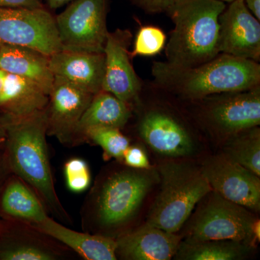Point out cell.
Here are the masks:
<instances>
[{"mask_svg":"<svg viewBox=\"0 0 260 260\" xmlns=\"http://www.w3.org/2000/svg\"><path fill=\"white\" fill-rule=\"evenodd\" d=\"M4 126V153L10 172L28 184L53 215L63 222L70 217L54 186L47 143V108L20 118L0 117Z\"/></svg>","mask_w":260,"mask_h":260,"instance_id":"cell-1","label":"cell"},{"mask_svg":"<svg viewBox=\"0 0 260 260\" xmlns=\"http://www.w3.org/2000/svg\"><path fill=\"white\" fill-rule=\"evenodd\" d=\"M151 73L157 88L188 102L260 86L259 62L224 54L190 68L154 61Z\"/></svg>","mask_w":260,"mask_h":260,"instance_id":"cell-2","label":"cell"},{"mask_svg":"<svg viewBox=\"0 0 260 260\" xmlns=\"http://www.w3.org/2000/svg\"><path fill=\"white\" fill-rule=\"evenodd\" d=\"M225 7L220 0H178L167 12L174 28L166 44V61L190 68L220 54L219 17Z\"/></svg>","mask_w":260,"mask_h":260,"instance_id":"cell-3","label":"cell"},{"mask_svg":"<svg viewBox=\"0 0 260 260\" xmlns=\"http://www.w3.org/2000/svg\"><path fill=\"white\" fill-rule=\"evenodd\" d=\"M160 192L148 214L147 223L169 233H177L194 208L213 190L200 167L191 162L168 160L157 169Z\"/></svg>","mask_w":260,"mask_h":260,"instance_id":"cell-4","label":"cell"},{"mask_svg":"<svg viewBox=\"0 0 260 260\" xmlns=\"http://www.w3.org/2000/svg\"><path fill=\"white\" fill-rule=\"evenodd\" d=\"M160 180L157 169L128 167L104 179L89 203V223L101 230L115 231L130 222L149 191Z\"/></svg>","mask_w":260,"mask_h":260,"instance_id":"cell-5","label":"cell"},{"mask_svg":"<svg viewBox=\"0 0 260 260\" xmlns=\"http://www.w3.org/2000/svg\"><path fill=\"white\" fill-rule=\"evenodd\" d=\"M200 202L187 225L185 241L233 240L251 247L259 242V220L247 208L213 190Z\"/></svg>","mask_w":260,"mask_h":260,"instance_id":"cell-6","label":"cell"},{"mask_svg":"<svg viewBox=\"0 0 260 260\" xmlns=\"http://www.w3.org/2000/svg\"><path fill=\"white\" fill-rule=\"evenodd\" d=\"M189 102L195 105V118L200 125L223 141L243 130L259 126L260 86Z\"/></svg>","mask_w":260,"mask_h":260,"instance_id":"cell-7","label":"cell"},{"mask_svg":"<svg viewBox=\"0 0 260 260\" xmlns=\"http://www.w3.org/2000/svg\"><path fill=\"white\" fill-rule=\"evenodd\" d=\"M108 0H73L55 17L61 50L104 53Z\"/></svg>","mask_w":260,"mask_h":260,"instance_id":"cell-8","label":"cell"},{"mask_svg":"<svg viewBox=\"0 0 260 260\" xmlns=\"http://www.w3.org/2000/svg\"><path fill=\"white\" fill-rule=\"evenodd\" d=\"M0 43L31 48L48 56L62 49L55 18L46 8H0Z\"/></svg>","mask_w":260,"mask_h":260,"instance_id":"cell-9","label":"cell"},{"mask_svg":"<svg viewBox=\"0 0 260 260\" xmlns=\"http://www.w3.org/2000/svg\"><path fill=\"white\" fill-rule=\"evenodd\" d=\"M200 169L213 191L250 211H259L260 179L254 173L222 153L207 157Z\"/></svg>","mask_w":260,"mask_h":260,"instance_id":"cell-10","label":"cell"},{"mask_svg":"<svg viewBox=\"0 0 260 260\" xmlns=\"http://www.w3.org/2000/svg\"><path fill=\"white\" fill-rule=\"evenodd\" d=\"M133 34L127 29L108 32L104 46L105 74L102 90L115 95L130 107L140 104L143 83L135 71L129 47Z\"/></svg>","mask_w":260,"mask_h":260,"instance_id":"cell-11","label":"cell"},{"mask_svg":"<svg viewBox=\"0 0 260 260\" xmlns=\"http://www.w3.org/2000/svg\"><path fill=\"white\" fill-rule=\"evenodd\" d=\"M138 133L152 150L164 156H188L194 150V140L184 121L162 107L145 111L138 122Z\"/></svg>","mask_w":260,"mask_h":260,"instance_id":"cell-12","label":"cell"},{"mask_svg":"<svg viewBox=\"0 0 260 260\" xmlns=\"http://www.w3.org/2000/svg\"><path fill=\"white\" fill-rule=\"evenodd\" d=\"M259 21L244 0L229 3L219 17V53L259 62Z\"/></svg>","mask_w":260,"mask_h":260,"instance_id":"cell-13","label":"cell"},{"mask_svg":"<svg viewBox=\"0 0 260 260\" xmlns=\"http://www.w3.org/2000/svg\"><path fill=\"white\" fill-rule=\"evenodd\" d=\"M93 95L64 78L54 76L47 107V135L73 146L77 126Z\"/></svg>","mask_w":260,"mask_h":260,"instance_id":"cell-14","label":"cell"},{"mask_svg":"<svg viewBox=\"0 0 260 260\" xmlns=\"http://www.w3.org/2000/svg\"><path fill=\"white\" fill-rule=\"evenodd\" d=\"M0 225V260H56L69 249L30 224L7 220Z\"/></svg>","mask_w":260,"mask_h":260,"instance_id":"cell-15","label":"cell"},{"mask_svg":"<svg viewBox=\"0 0 260 260\" xmlns=\"http://www.w3.org/2000/svg\"><path fill=\"white\" fill-rule=\"evenodd\" d=\"M182 238L146 223L116 238V255L129 260H169L175 256Z\"/></svg>","mask_w":260,"mask_h":260,"instance_id":"cell-16","label":"cell"},{"mask_svg":"<svg viewBox=\"0 0 260 260\" xmlns=\"http://www.w3.org/2000/svg\"><path fill=\"white\" fill-rule=\"evenodd\" d=\"M49 63L54 76L64 78L93 95L102 90L105 74L104 53L61 50L49 56Z\"/></svg>","mask_w":260,"mask_h":260,"instance_id":"cell-17","label":"cell"},{"mask_svg":"<svg viewBox=\"0 0 260 260\" xmlns=\"http://www.w3.org/2000/svg\"><path fill=\"white\" fill-rule=\"evenodd\" d=\"M56 242L86 260H116V239L88 232L72 230L47 217L42 223L32 225Z\"/></svg>","mask_w":260,"mask_h":260,"instance_id":"cell-18","label":"cell"},{"mask_svg":"<svg viewBox=\"0 0 260 260\" xmlns=\"http://www.w3.org/2000/svg\"><path fill=\"white\" fill-rule=\"evenodd\" d=\"M47 208L28 184L11 174L0 191V215L5 220L35 225L47 217Z\"/></svg>","mask_w":260,"mask_h":260,"instance_id":"cell-19","label":"cell"},{"mask_svg":"<svg viewBox=\"0 0 260 260\" xmlns=\"http://www.w3.org/2000/svg\"><path fill=\"white\" fill-rule=\"evenodd\" d=\"M0 70L37 84L48 95L54 75L49 68V56L31 48L3 44L0 48Z\"/></svg>","mask_w":260,"mask_h":260,"instance_id":"cell-20","label":"cell"},{"mask_svg":"<svg viewBox=\"0 0 260 260\" xmlns=\"http://www.w3.org/2000/svg\"><path fill=\"white\" fill-rule=\"evenodd\" d=\"M49 97L30 80L13 74L5 75L0 96V117L20 118L44 110Z\"/></svg>","mask_w":260,"mask_h":260,"instance_id":"cell-21","label":"cell"},{"mask_svg":"<svg viewBox=\"0 0 260 260\" xmlns=\"http://www.w3.org/2000/svg\"><path fill=\"white\" fill-rule=\"evenodd\" d=\"M132 116V107L109 92L95 94L77 126L74 145L83 143L85 132L93 127L122 129Z\"/></svg>","mask_w":260,"mask_h":260,"instance_id":"cell-22","label":"cell"},{"mask_svg":"<svg viewBox=\"0 0 260 260\" xmlns=\"http://www.w3.org/2000/svg\"><path fill=\"white\" fill-rule=\"evenodd\" d=\"M252 247L233 240H209L202 242L181 241L176 253L177 259L236 260L245 258Z\"/></svg>","mask_w":260,"mask_h":260,"instance_id":"cell-23","label":"cell"},{"mask_svg":"<svg viewBox=\"0 0 260 260\" xmlns=\"http://www.w3.org/2000/svg\"><path fill=\"white\" fill-rule=\"evenodd\" d=\"M225 156L260 177V129L253 126L223 140Z\"/></svg>","mask_w":260,"mask_h":260,"instance_id":"cell-24","label":"cell"},{"mask_svg":"<svg viewBox=\"0 0 260 260\" xmlns=\"http://www.w3.org/2000/svg\"><path fill=\"white\" fill-rule=\"evenodd\" d=\"M88 141L93 142L103 149L105 160L115 158L119 161H122L124 154L130 145L129 140L120 129L106 126L87 130L83 135V143Z\"/></svg>","mask_w":260,"mask_h":260,"instance_id":"cell-25","label":"cell"},{"mask_svg":"<svg viewBox=\"0 0 260 260\" xmlns=\"http://www.w3.org/2000/svg\"><path fill=\"white\" fill-rule=\"evenodd\" d=\"M166 44L167 36L162 29L154 25H145L137 34L130 56L132 59L138 56H155L161 52Z\"/></svg>","mask_w":260,"mask_h":260,"instance_id":"cell-26","label":"cell"},{"mask_svg":"<svg viewBox=\"0 0 260 260\" xmlns=\"http://www.w3.org/2000/svg\"><path fill=\"white\" fill-rule=\"evenodd\" d=\"M67 186L70 191L81 193L89 187L91 181L88 164L83 159L70 158L64 167Z\"/></svg>","mask_w":260,"mask_h":260,"instance_id":"cell-27","label":"cell"},{"mask_svg":"<svg viewBox=\"0 0 260 260\" xmlns=\"http://www.w3.org/2000/svg\"><path fill=\"white\" fill-rule=\"evenodd\" d=\"M122 161L126 167L133 169H146L150 168L147 154L138 145H129L123 156Z\"/></svg>","mask_w":260,"mask_h":260,"instance_id":"cell-28","label":"cell"},{"mask_svg":"<svg viewBox=\"0 0 260 260\" xmlns=\"http://www.w3.org/2000/svg\"><path fill=\"white\" fill-rule=\"evenodd\" d=\"M133 4L147 14L167 13L178 0H131Z\"/></svg>","mask_w":260,"mask_h":260,"instance_id":"cell-29","label":"cell"},{"mask_svg":"<svg viewBox=\"0 0 260 260\" xmlns=\"http://www.w3.org/2000/svg\"><path fill=\"white\" fill-rule=\"evenodd\" d=\"M42 0H0V8H44Z\"/></svg>","mask_w":260,"mask_h":260,"instance_id":"cell-30","label":"cell"},{"mask_svg":"<svg viewBox=\"0 0 260 260\" xmlns=\"http://www.w3.org/2000/svg\"><path fill=\"white\" fill-rule=\"evenodd\" d=\"M8 164H7L6 158L4 151L0 154V191L4 185L5 181L7 180L8 177L11 174ZM2 220H0V225H1Z\"/></svg>","mask_w":260,"mask_h":260,"instance_id":"cell-31","label":"cell"},{"mask_svg":"<svg viewBox=\"0 0 260 260\" xmlns=\"http://www.w3.org/2000/svg\"><path fill=\"white\" fill-rule=\"evenodd\" d=\"M249 11L260 20V0H244Z\"/></svg>","mask_w":260,"mask_h":260,"instance_id":"cell-32","label":"cell"},{"mask_svg":"<svg viewBox=\"0 0 260 260\" xmlns=\"http://www.w3.org/2000/svg\"><path fill=\"white\" fill-rule=\"evenodd\" d=\"M48 8L51 10H57L65 5L69 4L73 0H45Z\"/></svg>","mask_w":260,"mask_h":260,"instance_id":"cell-33","label":"cell"},{"mask_svg":"<svg viewBox=\"0 0 260 260\" xmlns=\"http://www.w3.org/2000/svg\"><path fill=\"white\" fill-rule=\"evenodd\" d=\"M5 75H6V73L3 70H0V96L3 92V86H4Z\"/></svg>","mask_w":260,"mask_h":260,"instance_id":"cell-34","label":"cell"},{"mask_svg":"<svg viewBox=\"0 0 260 260\" xmlns=\"http://www.w3.org/2000/svg\"><path fill=\"white\" fill-rule=\"evenodd\" d=\"M0 137H3V138L6 137V133H5L4 126L2 125L1 123H0Z\"/></svg>","mask_w":260,"mask_h":260,"instance_id":"cell-35","label":"cell"},{"mask_svg":"<svg viewBox=\"0 0 260 260\" xmlns=\"http://www.w3.org/2000/svg\"><path fill=\"white\" fill-rule=\"evenodd\" d=\"M5 139H6V138H3V137H0V148H1L2 145L5 144Z\"/></svg>","mask_w":260,"mask_h":260,"instance_id":"cell-36","label":"cell"},{"mask_svg":"<svg viewBox=\"0 0 260 260\" xmlns=\"http://www.w3.org/2000/svg\"><path fill=\"white\" fill-rule=\"evenodd\" d=\"M220 1L224 2V3H230L234 1V0H220Z\"/></svg>","mask_w":260,"mask_h":260,"instance_id":"cell-37","label":"cell"},{"mask_svg":"<svg viewBox=\"0 0 260 260\" xmlns=\"http://www.w3.org/2000/svg\"><path fill=\"white\" fill-rule=\"evenodd\" d=\"M2 45H3V44H2L1 43H0V48H1Z\"/></svg>","mask_w":260,"mask_h":260,"instance_id":"cell-38","label":"cell"}]
</instances>
